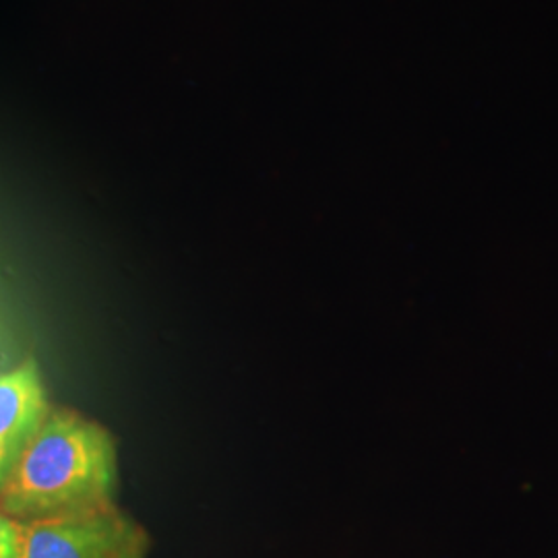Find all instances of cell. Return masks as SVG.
<instances>
[{
	"label": "cell",
	"instance_id": "cell-3",
	"mask_svg": "<svg viewBox=\"0 0 558 558\" xmlns=\"http://www.w3.org/2000/svg\"><path fill=\"white\" fill-rule=\"evenodd\" d=\"M36 360L0 375V490L50 414Z\"/></svg>",
	"mask_w": 558,
	"mask_h": 558
},
{
	"label": "cell",
	"instance_id": "cell-4",
	"mask_svg": "<svg viewBox=\"0 0 558 558\" xmlns=\"http://www.w3.org/2000/svg\"><path fill=\"white\" fill-rule=\"evenodd\" d=\"M0 558H21L20 523L0 511Z\"/></svg>",
	"mask_w": 558,
	"mask_h": 558
},
{
	"label": "cell",
	"instance_id": "cell-2",
	"mask_svg": "<svg viewBox=\"0 0 558 558\" xmlns=\"http://www.w3.org/2000/svg\"><path fill=\"white\" fill-rule=\"evenodd\" d=\"M21 558H147L149 536L119 507L20 523Z\"/></svg>",
	"mask_w": 558,
	"mask_h": 558
},
{
	"label": "cell",
	"instance_id": "cell-1",
	"mask_svg": "<svg viewBox=\"0 0 558 558\" xmlns=\"http://www.w3.org/2000/svg\"><path fill=\"white\" fill-rule=\"evenodd\" d=\"M117 440L100 422L52 408L0 490V511L17 523L64 518L114 502Z\"/></svg>",
	"mask_w": 558,
	"mask_h": 558
}]
</instances>
